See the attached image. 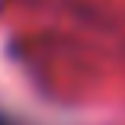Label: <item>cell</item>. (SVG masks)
I'll return each instance as SVG.
<instances>
[{
    "mask_svg": "<svg viewBox=\"0 0 125 125\" xmlns=\"http://www.w3.org/2000/svg\"><path fill=\"white\" fill-rule=\"evenodd\" d=\"M0 125H19V122H13L10 115H3V112H0Z\"/></svg>",
    "mask_w": 125,
    "mask_h": 125,
    "instance_id": "1",
    "label": "cell"
}]
</instances>
